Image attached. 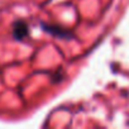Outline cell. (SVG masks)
<instances>
[{
    "instance_id": "6da1fadb",
    "label": "cell",
    "mask_w": 129,
    "mask_h": 129,
    "mask_svg": "<svg viewBox=\"0 0 129 129\" xmlns=\"http://www.w3.org/2000/svg\"><path fill=\"white\" fill-rule=\"evenodd\" d=\"M41 27L44 32L52 34L53 37L57 38H63V39H70L74 37L72 32L66 29V28H62L59 25H53V24H46V23H41Z\"/></svg>"
},
{
    "instance_id": "7a4b0ae2",
    "label": "cell",
    "mask_w": 129,
    "mask_h": 129,
    "mask_svg": "<svg viewBox=\"0 0 129 129\" xmlns=\"http://www.w3.org/2000/svg\"><path fill=\"white\" fill-rule=\"evenodd\" d=\"M29 34V29H28V24L24 20H18L13 24V37L17 41H22Z\"/></svg>"
}]
</instances>
